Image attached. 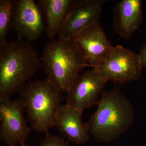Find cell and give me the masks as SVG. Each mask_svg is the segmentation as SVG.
I'll return each instance as SVG.
<instances>
[{
    "label": "cell",
    "mask_w": 146,
    "mask_h": 146,
    "mask_svg": "<svg viewBox=\"0 0 146 146\" xmlns=\"http://www.w3.org/2000/svg\"><path fill=\"white\" fill-rule=\"evenodd\" d=\"M143 68L138 54L117 45L94 69L107 82H125L139 79Z\"/></svg>",
    "instance_id": "obj_5"
},
{
    "label": "cell",
    "mask_w": 146,
    "mask_h": 146,
    "mask_svg": "<svg viewBox=\"0 0 146 146\" xmlns=\"http://www.w3.org/2000/svg\"><path fill=\"white\" fill-rule=\"evenodd\" d=\"M19 93L32 129L48 132L63 99L62 92L47 78L30 82Z\"/></svg>",
    "instance_id": "obj_4"
},
{
    "label": "cell",
    "mask_w": 146,
    "mask_h": 146,
    "mask_svg": "<svg viewBox=\"0 0 146 146\" xmlns=\"http://www.w3.org/2000/svg\"><path fill=\"white\" fill-rule=\"evenodd\" d=\"M41 60L47 79L62 92L67 93L80 73L90 67L72 39L52 40L45 46Z\"/></svg>",
    "instance_id": "obj_3"
},
{
    "label": "cell",
    "mask_w": 146,
    "mask_h": 146,
    "mask_svg": "<svg viewBox=\"0 0 146 146\" xmlns=\"http://www.w3.org/2000/svg\"><path fill=\"white\" fill-rule=\"evenodd\" d=\"M42 67L30 42L18 39L0 45V100L20 92Z\"/></svg>",
    "instance_id": "obj_1"
},
{
    "label": "cell",
    "mask_w": 146,
    "mask_h": 146,
    "mask_svg": "<svg viewBox=\"0 0 146 146\" xmlns=\"http://www.w3.org/2000/svg\"><path fill=\"white\" fill-rule=\"evenodd\" d=\"M39 146H69L68 141L59 136L51 135L48 132L41 142Z\"/></svg>",
    "instance_id": "obj_15"
},
{
    "label": "cell",
    "mask_w": 146,
    "mask_h": 146,
    "mask_svg": "<svg viewBox=\"0 0 146 146\" xmlns=\"http://www.w3.org/2000/svg\"><path fill=\"white\" fill-rule=\"evenodd\" d=\"M96 110L85 124L90 135L100 143L117 140L133 123L134 112L130 101L115 88L102 92Z\"/></svg>",
    "instance_id": "obj_2"
},
{
    "label": "cell",
    "mask_w": 146,
    "mask_h": 146,
    "mask_svg": "<svg viewBox=\"0 0 146 146\" xmlns=\"http://www.w3.org/2000/svg\"><path fill=\"white\" fill-rule=\"evenodd\" d=\"M82 112L65 104L55 116L54 127L67 138L68 142L80 145L89 141L90 134L82 120Z\"/></svg>",
    "instance_id": "obj_11"
},
{
    "label": "cell",
    "mask_w": 146,
    "mask_h": 146,
    "mask_svg": "<svg viewBox=\"0 0 146 146\" xmlns=\"http://www.w3.org/2000/svg\"><path fill=\"white\" fill-rule=\"evenodd\" d=\"M108 82L94 68L80 74L67 92L66 103L83 112L98 104Z\"/></svg>",
    "instance_id": "obj_7"
},
{
    "label": "cell",
    "mask_w": 146,
    "mask_h": 146,
    "mask_svg": "<svg viewBox=\"0 0 146 146\" xmlns=\"http://www.w3.org/2000/svg\"><path fill=\"white\" fill-rule=\"evenodd\" d=\"M72 39L93 68L98 66L113 47L99 21L91 24Z\"/></svg>",
    "instance_id": "obj_9"
},
{
    "label": "cell",
    "mask_w": 146,
    "mask_h": 146,
    "mask_svg": "<svg viewBox=\"0 0 146 146\" xmlns=\"http://www.w3.org/2000/svg\"><path fill=\"white\" fill-rule=\"evenodd\" d=\"M20 146H28L25 144H23V145H20Z\"/></svg>",
    "instance_id": "obj_17"
},
{
    "label": "cell",
    "mask_w": 146,
    "mask_h": 146,
    "mask_svg": "<svg viewBox=\"0 0 146 146\" xmlns=\"http://www.w3.org/2000/svg\"><path fill=\"white\" fill-rule=\"evenodd\" d=\"M113 11L112 24L115 33L124 39H129L143 22L142 1L122 0L116 3Z\"/></svg>",
    "instance_id": "obj_12"
},
{
    "label": "cell",
    "mask_w": 146,
    "mask_h": 146,
    "mask_svg": "<svg viewBox=\"0 0 146 146\" xmlns=\"http://www.w3.org/2000/svg\"><path fill=\"white\" fill-rule=\"evenodd\" d=\"M15 1L0 0V45L7 42L6 36L11 29Z\"/></svg>",
    "instance_id": "obj_14"
},
{
    "label": "cell",
    "mask_w": 146,
    "mask_h": 146,
    "mask_svg": "<svg viewBox=\"0 0 146 146\" xmlns=\"http://www.w3.org/2000/svg\"><path fill=\"white\" fill-rule=\"evenodd\" d=\"M143 68L146 70V43L141 48L140 52L138 54Z\"/></svg>",
    "instance_id": "obj_16"
},
{
    "label": "cell",
    "mask_w": 146,
    "mask_h": 146,
    "mask_svg": "<svg viewBox=\"0 0 146 146\" xmlns=\"http://www.w3.org/2000/svg\"><path fill=\"white\" fill-rule=\"evenodd\" d=\"M78 0H38L44 13L47 37L54 40L65 23Z\"/></svg>",
    "instance_id": "obj_13"
},
{
    "label": "cell",
    "mask_w": 146,
    "mask_h": 146,
    "mask_svg": "<svg viewBox=\"0 0 146 146\" xmlns=\"http://www.w3.org/2000/svg\"><path fill=\"white\" fill-rule=\"evenodd\" d=\"M106 0H78L58 34V38L72 39L87 27L98 22Z\"/></svg>",
    "instance_id": "obj_10"
},
{
    "label": "cell",
    "mask_w": 146,
    "mask_h": 146,
    "mask_svg": "<svg viewBox=\"0 0 146 146\" xmlns=\"http://www.w3.org/2000/svg\"><path fill=\"white\" fill-rule=\"evenodd\" d=\"M20 99L0 100V139L7 146L25 144L32 129Z\"/></svg>",
    "instance_id": "obj_6"
},
{
    "label": "cell",
    "mask_w": 146,
    "mask_h": 146,
    "mask_svg": "<svg viewBox=\"0 0 146 146\" xmlns=\"http://www.w3.org/2000/svg\"><path fill=\"white\" fill-rule=\"evenodd\" d=\"M42 10L34 0L15 1L11 29L18 39L30 42L38 39L46 29Z\"/></svg>",
    "instance_id": "obj_8"
}]
</instances>
